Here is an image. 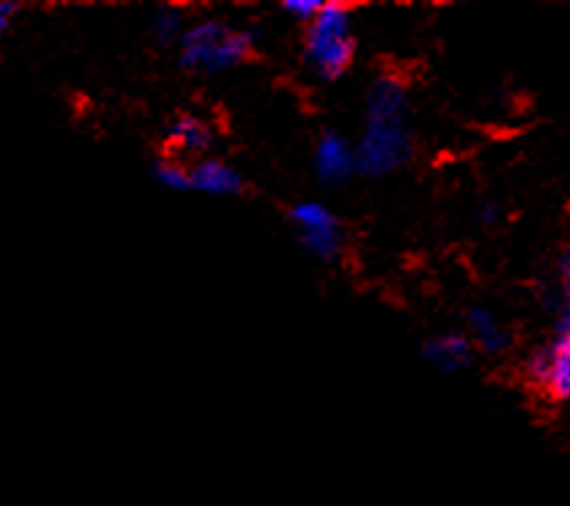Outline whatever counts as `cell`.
<instances>
[{"instance_id": "obj_1", "label": "cell", "mask_w": 570, "mask_h": 506, "mask_svg": "<svg viewBox=\"0 0 570 506\" xmlns=\"http://www.w3.org/2000/svg\"><path fill=\"white\" fill-rule=\"evenodd\" d=\"M364 114V129L353 146L358 175L380 181L404 171L417 152L406 81L399 74H380L368 84Z\"/></svg>"}, {"instance_id": "obj_2", "label": "cell", "mask_w": 570, "mask_h": 506, "mask_svg": "<svg viewBox=\"0 0 570 506\" xmlns=\"http://www.w3.org/2000/svg\"><path fill=\"white\" fill-rule=\"evenodd\" d=\"M178 47L180 68L191 74L222 76L250 60L258 47L256 30H239L222 19H203L184 30Z\"/></svg>"}, {"instance_id": "obj_3", "label": "cell", "mask_w": 570, "mask_h": 506, "mask_svg": "<svg viewBox=\"0 0 570 506\" xmlns=\"http://www.w3.org/2000/svg\"><path fill=\"white\" fill-rule=\"evenodd\" d=\"M302 55L321 81H340L358 55L353 36V11L347 3H323L315 19L304 25Z\"/></svg>"}, {"instance_id": "obj_4", "label": "cell", "mask_w": 570, "mask_h": 506, "mask_svg": "<svg viewBox=\"0 0 570 506\" xmlns=\"http://www.w3.org/2000/svg\"><path fill=\"white\" fill-rule=\"evenodd\" d=\"M524 378L549 401L560 405L570 393V313L557 315L552 332L524 361Z\"/></svg>"}, {"instance_id": "obj_5", "label": "cell", "mask_w": 570, "mask_h": 506, "mask_svg": "<svg viewBox=\"0 0 570 506\" xmlns=\"http://www.w3.org/2000/svg\"><path fill=\"white\" fill-rule=\"evenodd\" d=\"M288 224L302 249L317 262L334 264L345 253V226L328 205L302 200L288 207Z\"/></svg>"}, {"instance_id": "obj_6", "label": "cell", "mask_w": 570, "mask_h": 506, "mask_svg": "<svg viewBox=\"0 0 570 506\" xmlns=\"http://www.w3.org/2000/svg\"><path fill=\"white\" fill-rule=\"evenodd\" d=\"M313 173L323 189H340L358 175L355 148L340 129H323L313 146Z\"/></svg>"}, {"instance_id": "obj_7", "label": "cell", "mask_w": 570, "mask_h": 506, "mask_svg": "<svg viewBox=\"0 0 570 506\" xmlns=\"http://www.w3.org/2000/svg\"><path fill=\"white\" fill-rule=\"evenodd\" d=\"M189 184L191 192H203L207 197H243L248 192L245 175L232 162L213 157V154L197 159L189 167Z\"/></svg>"}, {"instance_id": "obj_8", "label": "cell", "mask_w": 570, "mask_h": 506, "mask_svg": "<svg viewBox=\"0 0 570 506\" xmlns=\"http://www.w3.org/2000/svg\"><path fill=\"white\" fill-rule=\"evenodd\" d=\"M463 332L471 340L476 353L490 356V359L503 356L511 346H514V337H511L509 329L503 327L501 318L492 313L490 308H484V304H471V308L465 310Z\"/></svg>"}, {"instance_id": "obj_9", "label": "cell", "mask_w": 570, "mask_h": 506, "mask_svg": "<svg viewBox=\"0 0 570 506\" xmlns=\"http://www.w3.org/2000/svg\"><path fill=\"white\" fill-rule=\"evenodd\" d=\"M420 356H423L433 369L446 374L465 372V369L476 361V350L471 346L465 332H442L428 337L423 348H420Z\"/></svg>"}, {"instance_id": "obj_10", "label": "cell", "mask_w": 570, "mask_h": 506, "mask_svg": "<svg viewBox=\"0 0 570 506\" xmlns=\"http://www.w3.org/2000/svg\"><path fill=\"white\" fill-rule=\"evenodd\" d=\"M167 140H170L173 152L178 157H197L203 159L216 146V133L205 119L194 114H180L167 129Z\"/></svg>"}, {"instance_id": "obj_11", "label": "cell", "mask_w": 570, "mask_h": 506, "mask_svg": "<svg viewBox=\"0 0 570 506\" xmlns=\"http://www.w3.org/2000/svg\"><path fill=\"white\" fill-rule=\"evenodd\" d=\"M186 28H189V25H186V14L178 6H159L151 14V36L159 47H173V43H178Z\"/></svg>"}, {"instance_id": "obj_12", "label": "cell", "mask_w": 570, "mask_h": 506, "mask_svg": "<svg viewBox=\"0 0 570 506\" xmlns=\"http://www.w3.org/2000/svg\"><path fill=\"white\" fill-rule=\"evenodd\" d=\"M151 178L167 192H191L189 167H186L180 159H173V157L157 159L151 165Z\"/></svg>"}, {"instance_id": "obj_13", "label": "cell", "mask_w": 570, "mask_h": 506, "mask_svg": "<svg viewBox=\"0 0 570 506\" xmlns=\"http://www.w3.org/2000/svg\"><path fill=\"white\" fill-rule=\"evenodd\" d=\"M323 0H283L281 9L283 14L296 19L299 25H309L315 19L317 11H321Z\"/></svg>"}, {"instance_id": "obj_14", "label": "cell", "mask_w": 570, "mask_h": 506, "mask_svg": "<svg viewBox=\"0 0 570 506\" xmlns=\"http://www.w3.org/2000/svg\"><path fill=\"white\" fill-rule=\"evenodd\" d=\"M501 222H503V205L492 197L482 200L476 207V224L482 226V230H495Z\"/></svg>"}, {"instance_id": "obj_15", "label": "cell", "mask_w": 570, "mask_h": 506, "mask_svg": "<svg viewBox=\"0 0 570 506\" xmlns=\"http://www.w3.org/2000/svg\"><path fill=\"white\" fill-rule=\"evenodd\" d=\"M19 11V3H11V0H0V38L6 36L11 28V22H14Z\"/></svg>"}]
</instances>
